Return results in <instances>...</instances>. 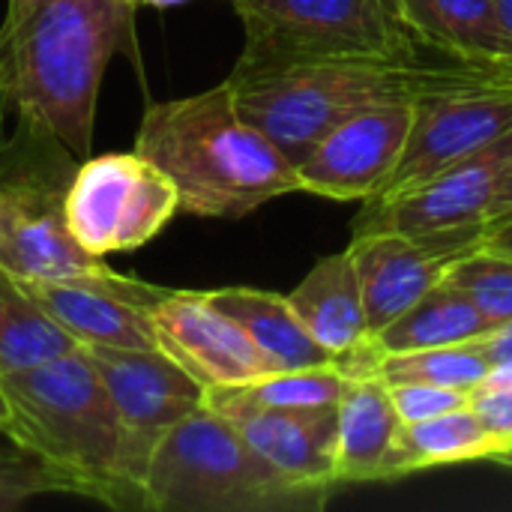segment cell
<instances>
[{"label": "cell", "instance_id": "7402d4cb", "mask_svg": "<svg viewBox=\"0 0 512 512\" xmlns=\"http://www.w3.org/2000/svg\"><path fill=\"white\" fill-rule=\"evenodd\" d=\"M495 330L480 309L447 279L429 288L405 315L387 324L372 345L378 354H399V351H423V348H444L486 336Z\"/></svg>", "mask_w": 512, "mask_h": 512}, {"label": "cell", "instance_id": "8fae6325", "mask_svg": "<svg viewBox=\"0 0 512 512\" xmlns=\"http://www.w3.org/2000/svg\"><path fill=\"white\" fill-rule=\"evenodd\" d=\"M96 366L117 423H120V474L150 512L144 477L156 444L183 417L207 402V387L174 363L162 348H84Z\"/></svg>", "mask_w": 512, "mask_h": 512}, {"label": "cell", "instance_id": "44dd1931", "mask_svg": "<svg viewBox=\"0 0 512 512\" xmlns=\"http://www.w3.org/2000/svg\"><path fill=\"white\" fill-rule=\"evenodd\" d=\"M498 453L501 444L495 441V435L483 426L477 411L465 405L420 423H402L393 450L384 462L381 480H393L441 465L495 459Z\"/></svg>", "mask_w": 512, "mask_h": 512}, {"label": "cell", "instance_id": "836d02e7", "mask_svg": "<svg viewBox=\"0 0 512 512\" xmlns=\"http://www.w3.org/2000/svg\"><path fill=\"white\" fill-rule=\"evenodd\" d=\"M12 108V102H9V93H6V87H3V81H0V147H3V141H6V111Z\"/></svg>", "mask_w": 512, "mask_h": 512}, {"label": "cell", "instance_id": "83f0119b", "mask_svg": "<svg viewBox=\"0 0 512 512\" xmlns=\"http://www.w3.org/2000/svg\"><path fill=\"white\" fill-rule=\"evenodd\" d=\"M387 387L402 423H420L471 405V393L453 387H438V384H387Z\"/></svg>", "mask_w": 512, "mask_h": 512}, {"label": "cell", "instance_id": "f1b7e54d", "mask_svg": "<svg viewBox=\"0 0 512 512\" xmlns=\"http://www.w3.org/2000/svg\"><path fill=\"white\" fill-rule=\"evenodd\" d=\"M471 408L483 420V426L495 435L501 450L512 447V384H483L471 393Z\"/></svg>", "mask_w": 512, "mask_h": 512}, {"label": "cell", "instance_id": "8992f818", "mask_svg": "<svg viewBox=\"0 0 512 512\" xmlns=\"http://www.w3.org/2000/svg\"><path fill=\"white\" fill-rule=\"evenodd\" d=\"M78 156L39 120L21 117L0 147V267L18 279H99L114 270L87 255L66 222Z\"/></svg>", "mask_w": 512, "mask_h": 512}, {"label": "cell", "instance_id": "277c9868", "mask_svg": "<svg viewBox=\"0 0 512 512\" xmlns=\"http://www.w3.org/2000/svg\"><path fill=\"white\" fill-rule=\"evenodd\" d=\"M0 384L12 411L3 435L60 474L69 495L111 510H144L120 474V423L111 396L81 345L6 372Z\"/></svg>", "mask_w": 512, "mask_h": 512}, {"label": "cell", "instance_id": "5bb4252c", "mask_svg": "<svg viewBox=\"0 0 512 512\" xmlns=\"http://www.w3.org/2000/svg\"><path fill=\"white\" fill-rule=\"evenodd\" d=\"M153 327L159 348L207 390L270 375L246 330L216 309L204 291H168L153 306Z\"/></svg>", "mask_w": 512, "mask_h": 512}, {"label": "cell", "instance_id": "6da1fadb", "mask_svg": "<svg viewBox=\"0 0 512 512\" xmlns=\"http://www.w3.org/2000/svg\"><path fill=\"white\" fill-rule=\"evenodd\" d=\"M135 0H6L0 81L21 117L45 123L78 159L93 150L111 57L132 36Z\"/></svg>", "mask_w": 512, "mask_h": 512}, {"label": "cell", "instance_id": "ffe728a7", "mask_svg": "<svg viewBox=\"0 0 512 512\" xmlns=\"http://www.w3.org/2000/svg\"><path fill=\"white\" fill-rule=\"evenodd\" d=\"M204 294L216 309H222L246 330V336L264 357L267 372L336 366V357L312 339V333L291 309L288 297L258 288H219Z\"/></svg>", "mask_w": 512, "mask_h": 512}, {"label": "cell", "instance_id": "f546056e", "mask_svg": "<svg viewBox=\"0 0 512 512\" xmlns=\"http://www.w3.org/2000/svg\"><path fill=\"white\" fill-rule=\"evenodd\" d=\"M480 342H483V348H486L492 366H498V363H512V321L510 324L495 327V330H489L486 336H480Z\"/></svg>", "mask_w": 512, "mask_h": 512}, {"label": "cell", "instance_id": "4dcf8cb0", "mask_svg": "<svg viewBox=\"0 0 512 512\" xmlns=\"http://www.w3.org/2000/svg\"><path fill=\"white\" fill-rule=\"evenodd\" d=\"M480 246H489L495 252H504L512 255V210L495 216L489 225H486V234H483V243Z\"/></svg>", "mask_w": 512, "mask_h": 512}, {"label": "cell", "instance_id": "ac0fdd59", "mask_svg": "<svg viewBox=\"0 0 512 512\" xmlns=\"http://www.w3.org/2000/svg\"><path fill=\"white\" fill-rule=\"evenodd\" d=\"M288 303L303 321V327L312 333V339L336 360L363 348L372 339L360 279L348 249L321 258L306 273V279L288 294Z\"/></svg>", "mask_w": 512, "mask_h": 512}, {"label": "cell", "instance_id": "1f68e13d", "mask_svg": "<svg viewBox=\"0 0 512 512\" xmlns=\"http://www.w3.org/2000/svg\"><path fill=\"white\" fill-rule=\"evenodd\" d=\"M507 210H512V156H510V162L504 165V171H501V180H498V186H495V192H492V204H489V222H492L495 216L507 213Z\"/></svg>", "mask_w": 512, "mask_h": 512}, {"label": "cell", "instance_id": "9a60e30c", "mask_svg": "<svg viewBox=\"0 0 512 512\" xmlns=\"http://www.w3.org/2000/svg\"><path fill=\"white\" fill-rule=\"evenodd\" d=\"M207 408L219 411L240 438L282 477L336 489V408H255L207 390Z\"/></svg>", "mask_w": 512, "mask_h": 512}, {"label": "cell", "instance_id": "d590c367", "mask_svg": "<svg viewBox=\"0 0 512 512\" xmlns=\"http://www.w3.org/2000/svg\"><path fill=\"white\" fill-rule=\"evenodd\" d=\"M138 6H153V9H171V6H180V3H189V0H135Z\"/></svg>", "mask_w": 512, "mask_h": 512}, {"label": "cell", "instance_id": "7a4b0ae2", "mask_svg": "<svg viewBox=\"0 0 512 512\" xmlns=\"http://www.w3.org/2000/svg\"><path fill=\"white\" fill-rule=\"evenodd\" d=\"M135 153L171 177L180 213L243 219L267 201L300 192L294 162L234 105L228 84L153 102L138 126Z\"/></svg>", "mask_w": 512, "mask_h": 512}, {"label": "cell", "instance_id": "52a82bcc", "mask_svg": "<svg viewBox=\"0 0 512 512\" xmlns=\"http://www.w3.org/2000/svg\"><path fill=\"white\" fill-rule=\"evenodd\" d=\"M246 30L237 63L297 57H411L387 0H234Z\"/></svg>", "mask_w": 512, "mask_h": 512}, {"label": "cell", "instance_id": "484cf974", "mask_svg": "<svg viewBox=\"0 0 512 512\" xmlns=\"http://www.w3.org/2000/svg\"><path fill=\"white\" fill-rule=\"evenodd\" d=\"M444 279L456 285L492 327L512 321V255L477 246L459 255Z\"/></svg>", "mask_w": 512, "mask_h": 512}, {"label": "cell", "instance_id": "7c38bea8", "mask_svg": "<svg viewBox=\"0 0 512 512\" xmlns=\"http://www.w3.org/2000/svg\"><path fill=\"white\" fill-rule=\"evenodd\" d=\"M411 132V102L372 105L330 129L297 165L300 192L369 201L396 171Z\"/></svg>", "mask_w": 512, "mask_h": 512}, {"label": "cell", "instance_id": "d4e9b609", "mask_svg": "<svg viewBox=\"0 0 512 512\" xmlns=\"http://www.w3.org/2000/svg\"><path fill=\"white\" fill-rule=\"evenodd\" d=\"M345 381L348 375L339 366H315V369H294V372H270L240 387H213V390L255 408L306 411V408H336Z\"/></svg>", "mask_w": 512, "mask_h": 512}, {"label": "cell", "instance_id": "ba28073f", "mask_svg": "<svg viewBox=\"0 0 512 512\" xmlns=\"http://www.w3.org/2000/svg\"><path fill=\"white\" fill-rule=\"evenodd\" d=\"M512 129V72L459 66L411 99V132L384 189L369 201H393ZM366 204V201H363Z\"/></svg>", "mask_w": 512, "mask_h": 512}, {"label": "cell", "instance_id": "603a6c76", "mask_svg": "<svg viewBox=\"0 0 512 512\" xmlns=\"http://www.w3.org/2000/svg\"><path fill=\"white\" fill-rule=\"evenodd\" d=\"M78 348L30 297L24 282L0 267V375L30 369Z\"/></svg>", "mask_w": 512, "mask_h": 512}, {"label": "cell", "instance_id": "30bf717a", "mask_svg": "<svg viewBox=\"0 0 512 512\" xmlns=\"http://www.w3.org/2000/svg\"><path fill=\"white\" fill-rule=\"evenodd\" d=\"M510 156L512 129L393 201H366L354 231H399L429 252L459 258L483 243L492 192Z\"/></svg>", "mask_w": 512, "mask_h": 512}, {"label": "cell", "instance_id": "d6986e66", "mask_svg": "<svg viewBox=\"0 0 512 512\" xmlns=\"http://www.w3.org/2000/svg\"><path fill=\"white\" fill-rule=\"evenodd\" d=\"M399 21L414 42H426L456 63L507 72V39L495 0H399Z\"/></svg>", "mask_w": 512, "mask_h": 512}, {"label": "cell", "instance_id": "9c48e42d", "mask_svg": "<svg viewBox=\"0 0 512 512\" xmlns=\"http://www.w3.org/2000/svg\"><path fill=\"white\" fill-rule=\"evenodd\" d=\"M177 213V186L135 150L87 156L66 192L69 231L93 258L147 246Z\"/></svg>", "mask_w": 512, "mask_h": 512}, {"label": "cell", "instance_id": "d6a6232c", "mask_svg": "<svg viewBox=\"0 0 512 512\" xmlns=\"http://www.w3.org/2000/svg\"><path fill=\"white\" fill-rule=\"evenodd\" d=\"M495 9H498V21L507 39V72H512V0H495Z\"/></svg>", "mask_w": 512, "mask_h": 512}, {"label": "cell", "instance_id": "5b68a950", "mask_svg": "<svg viewBox=\"0 0 512 512\" xmlns=\"http://www.w3.org/2000/svg\"><path fill=\"white\" fill-rule=\"evenodd\" d=\"M144 492L150 512H306L333 495L282 477L207 405L156 444Z\"/></svg>", "mask_w": 512, "mask_h": 512}, {"label": "cell", "instance_id": "e575fe53", "mask_svg": "<svg viewBox=\"0 0 512 512\" xmlns=\"http://www.w3.org/2000/svg\"><path fill=\"white\" fill-rule=\"evenodd\" d=\"M9 417H12V411H9V399H6V393H3V384H0V432H6V426H9Z\"/></svg>", "mask_w": 512, "mask_h": 512}, {"label": "cell", "instance_id": "cb8c5ba5", "mask_svg": "<svg viewBox=\"0 0 512 512\" xmlns=\"http://www.w3.org/2000/svg\"><path fill=\"white\" fill-rule=\"evenodd\" d=\"M489 372H492V360L480 339L444 345V348L378 354L375 360V375L384 384H438L465 393L483 387Z\"/></svg>", "mask_w": 512, "mask_h": 512}, {"label": "cell", "instance_id": "2e32d148", "mask_svg": "<svg viewBox=\"0 0 512 512\" xmlns=\"http://www.w3.org/2000/svg\"><path fill=\"white\" fill-rule=\"evenodd\" d=\"M348 255L360 279L366 324L372 336L405 315L429 288L444 279L447 267L456 261L450 255L423 249L399 231L384 228L354 231Z\"/></svg>", "mask_w": 512, "mask_h": 512}, {"label": "cell", "instance_id": "e0dca14e", "mask_svg": "<svg viewBox=\"0 0 512 512\" xmlns=\"http://www.w3.org/2000/svg\"><path fill=\"white\" fill-rule=\"evenodd\" d=\"M399 429L390 387L378 375H348L336 405V483L381 480Z\"/></svg>", "mask_w": 512, "mask_h": 512}, {"label": "cell", "instance_id": "4316f807", "mask_svg": "<svg viewBox=\"0 0 512 512\" xmlns=\"http://www.w3.org/2000/svg\"><path fill=\"white\" fill-rule=\"evenodd\" d=\"M69 495L60 474H54L33 453H0V512L18 510L36 495Z\"/></svg>", "mask_w": 512, "mask_h": 512}, {"label": "cell", "instance_id": "8d00e7d4", "mask_svg": "<svg viewBox=\"0 0 512 512\" xmlns=\"http://www.w3.org/2000/svg\"><path fill=\"white\" fill-rule=\"evenodd\" d=\"M492 462H498V465H507V468H512V447H507V450H501Z\"/></svg>", "mask_w": 512, "mask_h": 512}, {"label": "cell", "instance_id": "4fadbf2b", "mask_svg": "<svg viewBox=\"0 0 512 512\" xmlns=\"http://www.w3.org/2000/svg\"><path fill=\"white\" fill-rule=\"evenodd\" d=\"M42 312L81 348H159L153 306L168 294L120 273L99 279H21Z\"/></svg>", "mask_w": 512, "mask_h": 512}, {"label": "cell", "instance_id": "3957f363", "mask_svg": "<svg viewBox=\"0 0 512 512\" xmlns=\"http://www.w3.org/2000/svg\"><path fill=\"white\" fill-rule=\"evenodd\" d=\"M459 66L468 63L429 66L414 57H297L237 63L225 84L237 111L297 168L348 117L381 102H411Z\"/></svg>", "mask_w": 512, "mask_h": 512}]
</instances>
